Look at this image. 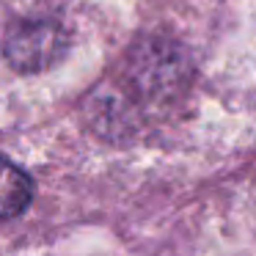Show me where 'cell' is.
Returning <instances> with one entry per match:
<instances>
[{"label":"cell","instance_id":"1","mask_svg":"<svg viewBox=\"0 0 256 256\" xmlns=\"http://www.w3.org/2000/svg\"><path fill=\"white\" fill-rule=\"evenodd\" d=\"M69 36L56 20H22L6 34V58L22 72H39L64 58Z\"/></svg>","mask_w":256,"mask_h":256},{"label":"cell","instance_id":"2","mask_svg":"<svg viewBox=\"0 0 256 256\" xmlns=\"http://www.w3.org/2000/svg\"><path fill=\"white\" fill-rule=\"evenodd\" d=\"M30 196H34V184L28 174L0 157V218H17L20 212H25Z\"/></svg>","mask_w":256,"mask_h":256}]
</instances>
